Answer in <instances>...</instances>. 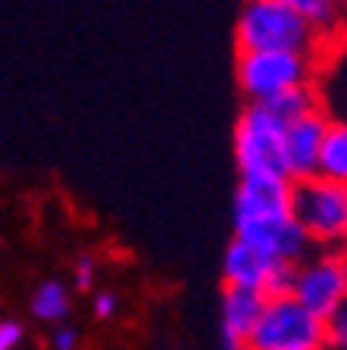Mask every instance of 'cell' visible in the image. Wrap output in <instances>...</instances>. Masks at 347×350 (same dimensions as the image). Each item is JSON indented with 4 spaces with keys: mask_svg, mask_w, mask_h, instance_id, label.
Returning <instances> with one entry per match:
<instances>
[{
    "mask_svg": "<svg viewBox=\"0 0 347 350\" xmlns=\"http://www.w3.org/2000/svg\"><path fill=\"white\" fill-rule=\"evenodd\" d=\"M235 41H238V53L288 51L319 57L326 47V41L279 0H244L235 25Z\"/></svg>",
    "mask_w": 347,
    "mask_h": 350,
    "instance_id": "1",
    "label": "cell"
},
{
    "mask_svg": "<svg viewBox=\"0 0 347 350\" xmlns=\"http://www.w3.org/2000/svg\"><path fill=\"white\" fill-rule=\"evenodd\" d=\"M291 216L316 247L347 244V185L329 182L322 175L291 182Z\"/></svg>",
    "mask_w": 347,
    "mask_h": 350,
    "instance_id": "2",
    "label": "cell"
},
{
    "mask_svg": "<svg viewBox=\"0 0 347 350\" xmlns=\"http://www.w3.org/2000/svg\"><path fill=\"white\" fill-rule=\"evenodd\" d=\"M322 59L310 53L288 51H260L238 53V85L247 103H263L294 88L316 85V72Z\"/></svg>",
    "mask_w": 347,
    "mask_h": 350,
    "instance_id": "3",
    "label": "cell"
},
{
    "mask_svg": "<svg viewBox=\"0 0 347 350\" xmlns=\"http://www.w3.org/2000/svg\"><path fill=\"white\" fill-rule=\"evenodd\" d=\"M247 350H326V319L294 297H269L247 338Z\"/></svg>",
    "mask_w": 347,
    "mask_h": 350,
    "instance_id": "4",
    "label": "cell"
},
{
    "mask_svg": "<svg viewBox=\"0 0 347 350\" xmlns=\"http://www.w3.org/2000/svg\"><path fill=\"white\" fill-rule=\"evenodd\" d=\"M282 131L285 125L263 103H244L235 125V160H238L241 175L288 178L282 157Z\"/></svg>",
    "mask_w": 347,
    "mask_h": 350,
    "instance_id": "5",
    "label": "cell"
},
{
    "mask_svg": "<svg viewBox=\"0 0 347 350\" xmlns=\"http://www.w3.org/2000/svg\"><path fill=\"white\" fill-rule=\"evenodd\" d=\"M235 238L250 244L269 260L282 262H304L316 250L310 234L294 222L291 213H275V216H257V219H235Z\"/></svg>",
    "mask_w": 347,
    "mask_h": 350,
    "instance_id": "6",
    "label": "cell"
},
{
    "mask_svg": "<svg viewBox=\"0 0 347 350\" xmlns=\"http://www.w3.org/2000/svg\"><path fill=\"white\" fill-rule=\"evenodd\" d=\"M291 297L304 310H310L313 316H319V319H326L332 310H338L344 304L347 282L341 275L332 250H313L304 262H297Z\"/></svg>",
    "mask_w": 347,
    "mask_h": 350,
    "instance_id": "7",
    "label": "cell"
},
{
    "mask_svg": "<svg viewBox=\"0 0 347 350\" xmlns=\"http://www.w3.org/2000/svg\"><path fill=\"white\" fill-rule=\"evenodd\" d=\"M329 125H332V116H329L326 103L285 125L282 157H285V172H288L291 182H300V178H313L316 175L319 150H322Z\"/></svg>",
    "mask_w": 347,
    "mask_h": 350,
    "instance_id": "8",
    "label": "cell"
},
{
    "mask_svg": "<svg viewBox=\"0 0 347 350\" xmlns=\"http://www.w3.org/2000/svg\"><path fill=\"white\" fill-rule=\"evenodd\" d=\"M291 213V182L275 175H241L231 219H257Z\"/></svg>",
    "mask_w": 347,
    "mask_h": 350,
    "instance_id": "9",
    "label": "cell"
},
{
    "mask_svg": "<svg viewBox=\"0 0 347 350\" xmlns=\"http://www.w3.org/2000/svg\"><path fill=\"white\" fill-rule=\"evenodd\" d=\"M272 260L263 256L260 250H253L250 244L231 238V244L225 247L222 256V282L225 288H247V291H260L263 294V282L269 275Z\"/></svg>",
    "mask_w": 347,
    "mask_h": 350,
    "instance_id": "10",
    "label": "cell"
},
{
    "mask_svg": "<svg viewBox=\"0 0 347 350\" xmlns=\"http://www.w3.org/2000/svg\"><path fill=\"white\" fill-rule=\"evenodd\" d=\"M266 297L260 291H247V288H222V335L235 338V341H244L250 338L253 325L260 322Z\"/></svg>",
    "mask_w": 347,
    "mask_h": 350,
    "instance_id": "11",
    "label": "cell"
},
{
    "mask_svg": "<svg viewBox=\"0 0 347 350\" xmlns=\"http://www.w3.org/2000/svg\"><path fill=\"white\" fill-rule=\"evenodd\" d=\"M279 3L300 16L326 44L344 29V7H341V0H279Z\"/></svg>",
    "mask_w": 347,
    "mask_h": 350,
    "instance_id": "12",
    "label": "cell"
},
{
    "mask_svg": "<svg viewBox=\"0 0 347 350\" xmlns=\"http://www.w3.org/2000/svg\"><path fill=\"white\" fill-rule=\"evenodd\" d=\"M316 175L347 185V119H332V125H329L322 150H319Z\"/></svg>",
    "mask_w": 347,
    "mask_h": 350,
    "instance_id": "13",
    "label": "cell"
},
{
    "mask_svg": "<svg viewBox=\"0 0 347 350\" xmlns=\"http://www.w3.org/2000/svg\"><path fill=\"white\" fill-rule=\"evenodd\" d=\"M69 306H73V297H69V288L57 278L51 282H41L31 294V313L41 322H63L69 316Z\"/></svg>",
    "mask_w": 347,
    "mask_h": 350,
    "instance_id": "14",
    "label": "cell"
},
{
    "mask_svg": "<svg viewBox=\"0 0 347 350\" xmlns=\"http://www.w3.org/2000/svg\"><path fill=\"white\" fill-rule=\"evenodd\" d=\"M263 107H266L282 125H288V122H294V119H300L304 113H310V109L322 107V97H319L316 85H307V88L285 91V94L272 97V100H263Z\"/></svg>",
    "mask_w": 347,
    "mask_h": 350,
    "instance_id": "15",
    "label": "cell"
},
{
    "mask_svg": "<svg viewBox=\"0 0 347 350\" xmlns=\"http://www.w3.org/2000/svg\"><path fill=\"white\" fill-rule=\"evenodd\" d=\"M294 272L297 266L294 262H282V260H272L269 266V275L263 282V297H291V288H294Z\"/></svg>",
    "mask_w": 347,
    "mask_h": 350,
    "instance_id": "16",
    "label": "cell"
},
{
    "mask_svg": "<svg viewBox=\"0 0 347 350\" xmlns=\"http://www.w3.org/2000/svg\"><path fill=\"white\" fill-rule=\"evenodd\" d=\"M326 350H347V300L326 316Z\"/></svg>",
    "mask_w": 347,
    "mask_h": 350,
    "instance_id": "17",
    "label": "cell"
},
{
    "mask_svg": "<svg viewBox=\"0 0 347 350\" xmlns=\"http://www.w3.org/2000/svg\"><path fill=\"white\" fill-rule=\"evenodd\" d=\"M51 350H81V335L73 325H57L51 332V341H47Z\"/></svg>",
    "mask_w": 347,
    "mask_h": 350,
    "instance_id": "18",
    "label": "cell"
},
{
    "mask_svg": "<svg viewBox=\"0 0 347 350\" xmlns=\"http://www.w3.org/2000/svg\"><path fill=\"white\" fill-rule=\"evenodd\" d=\"M22 322L16 319H0V350H16L22 344Z\"/></svg>",
    "mask_w": 347,
    "mask_h": 350,
    "instance_id": "19",
    "label": "cell"
},
{
    "mask_svg": "<svg viewBox=\"0 0 347 350\" xmlns=\"http://www.w3.org/2000/svg\"><path fill=\"white\" fill-rule=\"evenodd\" d=\"M94 272H97L94 260L88 254L79 256V262H75V288H79V291H91V288H94Z\"/></svg>",
    "mask_w": 347,
    "mask_h": 350,
    "instance_id": "20",
    "label": "cell"
},
{
    "mask_svg": "<svg viewBox=\"0 0 347 350\" xmlns=\"http://www.w3.org/2000/svg\"><path fill=\"white\" fill-rule=\"evenodd\" d=\"M116 306H119V297L113 291H97L94 294V316L97 319H113Z\"/></svg>",
    "mask_w": 347,
    "mask_h": 350,
    "instance_id": "21",
    "label": "cell"
},
{
    "mask_svg": "<svg viewBox=\"0 0 347 350\" xmlns=\"http://www.w3.org/2000/svg\"><path fill=\"white\" fill-rule=\"evenodd\" d=\"M335 254V260H338V269H341V275H344V282H347V244L344 247H338V250H332Z\"/></svg>",
    "mask_w": 347,
    "mask_h": 350,
    "instance_id": "22",
    "label": "cell"
},
{
    "mask_svg": "<svg viewBox=\"0 0 347 350\" xmlns=\"http://www.w3.org/2000/svg\"><path fill=\"white\" fill-rule=\"evenodd\" d=\"M341 7H344V10H347V0H341Z\"/></svg>",
    "mask_w": 347,
    "mask_h": 350,
    "instance_id": "23",
    "label": "cell"
}]
</instances>
